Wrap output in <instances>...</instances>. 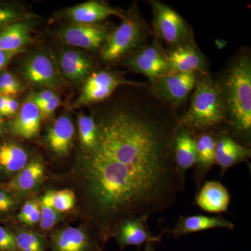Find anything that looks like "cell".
Here are the masks:
<instances>
[{"mask_svg":"<svg viewBox=\"0 0 251 251\" xmlns=\"http://www.w3.org/2000/svg\"><path fill=\"white\" fill-rule=\"evenodd\" d=\"M224 100L226 122L234 138L250 148L251 143V59L239 52L217 81Z\"/></svg>","mask_w":251,"mask_h":251,"instance_id":"7a4b0ae2","label":"cell"},{"mask_svg":"<svg viewBox=\"0 0 251 251\" xmlns=\"http://www.w3.org/2000/svg\"><path fill=\"white\" fill-rule=\"evenodd\" d=\"M96 122L97 145L84 161L94 209L109 218L150 219L171 207L185 182L173 153L178 119L141 101Z\"/></svg>","mask_w":251,"mask_h":251,"instance_id":"6da1fadb","label":"cell"},{"mask_svg":"<svg viewBox=\"0 0 251 251\" xmlns=\"http://www.w3.org/2000/svg\"><path fill=\"white\" fill-rule=\"evenodd\" d=\"M108 34V28L97 23H74L59 31V37L64 42L69 45L86 50H95L102 47Z\"/></svg>","mask_w":251,"mask_h":251,"instance_id":"9c48e42d","label":"cell"},{"mask_svg":"<svg viewBox=\"0 0 251 251\" xmlns=\"http://www.w3.org/2000/svg\"><path fill=\"white\" fill-rule=\"evenodd\" d=\"M143 251H155V244L148 243V244H145V247L144 248Z\"/></svg>","mask_w":251,"mask_h":251,"instance_id":"ab89813d","label":"cell"},{"mask_svg":"<svg viewBox=\"0 0 251 251\" xmlns=\"http://www.w3.org/2000/svg\"><path fill=\"white\" fill-rule=\"evenodd\" d=\"M251 156V149L237 143L227 130L215 135L216 164L221 168V176L232 167L247 161Z\"/></svg>","mask_w":251,"mask_h":251,"instance_id":"4fadbf2b","label":"cell"},{"mask_svg":"<svg viewBox=\"0 0 251 251\" xmlns=\"http://www.w3.org/2000/svg\"><path fill=\"white\" fill-rule=\"evenodd\" d=\"M19 110V103L16 99L7 97L6 99V116H12Z\"/></svg>","mask_w":251,"mask_h":251,"instance_id":"8d00e7d4","label":"cell"},{"mask_svg":"<svg viewBox=\"0 0 251 251\" xmlns=\"http://www.w3.org/2000/svg\"><path fill=\"white\" fill-rule=\"evenodd\" d=\"M51 251H95L93 241L85 229L68 227L51 235Z\"/></svg>","mask_w":251,"mask_h":251,"instance_id":"2e32d148","label":"cell"},{"mask_svg":"<svg viewBox=\"0 0 251 251\" xmlns=\"http://www.w3.org/2000/svg\"><path fill=\"white\" fill-rule=\"evenodd\" d=\"M30 17V15L11 6L0 7V27H5L13 23L21 22Z\"/></svg>","mask_w":251,"mask_h":251,"instance_id":"4dcf8cb0","label":"cell"},{"mask_svg":"<svg viewBox=\"0 0 251 251\" xmlns=\"http://www.w3.org/2000/svg\"><path fill=\"white\" fill-rule=\"evenodd\" d=\"M6 99L7 97L0 95V116H6Z\"/></svg>","mask_w":251,"mask_h":251,"instance_id":"f35d334b","label":"cell"},{"mask_svg":"<svg viewBox=\"0 0 251 251\" xmlns=\"http://www.w3.org/2000/svg\"><path fill=\"white\" fill-rule=\"evenodd\" d=\"M148 219L132 217L119 223L112 231L119 247L124 249L129 246L140 247L148 243L161 242L162 235H153L149 229Z\"/></svg>","mask_w":251,"mask_h":251,"instance_id":"30bf717a","label":"cell"},{"mask_svg":"<svg viewBox=\"0 0 251 251\" xmlns=\"http://www.w3.org/2000/svg\"><path fill=\"white\" fill-rule=\"evenodd\" d=\"M0 251H18L15 234L0 226Z\"/></svg>","mask_w":251,"mask_h":251,"instance_id":"d6a6232c","label":"cell"},{"mask_svg":"<svg viewBox=\"0 0 251 251\" xmlns=\"http://www.w3.org/2000/svg\"><path fill=\"white\" fill-rule=\"evenodd\" d=\"M18 220L27 226L38 224L40 221L41 210L39 202L30 200L25 203L18 216Z\"/></svg>","mask_w":251,"mask_h":251,"instance_id":"f546056e","label":"cell"},{"mask_svg":"<svg viewBox=\"0 0 251 251\" xmlns=\"http://www.w3.org/2000/svg\"><path fill=\"white\" fill-rule=\"evenodd\" d=\"M196 179L198 188L206 175L216 164L215 135L210 131L201 132L196 137Z\"/></svg>","mask_w":251,"mask_h":251,"instance_id":"44dd1931","label":"cell"},{"mask_svg":"<svg viewBox=\"0 0 251 251\" xmlns=\"http://www.w3.org/2000/svg\"><path fill=\"white\" fill-rule=\"evenodd\" d=\"M227 188L217 181H206L196 196V204L203 211L211 214L226 212L230 204Z\"/></svg>","mask_w":251,"mask_h":251,"instance_id":"9a60e30c","label":"cell"},{"mask_svg":"<svg viewBox=\"0 0 251 251\" xmlns=\"http://www.w3.org/2000/svg\"><path fill=\"white\" fill-rule=\"evenodd\" d=\"M59 65L64 76L74 82H82L90 75L92 64L77 50H64L59 54Z\"/></svg>","mask_w":251,"mask_h":251,"instance_id":"d6986e66","label":"cell"},{"mask_svg":"<svg viewBox=\"0 0 251 251\" xmlns=\"http://www.w3.org/2000/svg\"><path fill=\"white\" fill-rule=\"evenodd\" d=\"M21 52H7L0 50V70L8 64L14 56Z\"/></svg>","mask_w":251,"mask_h":251,"instance_id":"74e56055","label":"cell"},{"mask_svg":"<svg viewBox=\"0 0 251 251\" xmlns=\"http://www.w3.org/2000/svg\"><path fill=\"white\" fill-rule=\"evenodd\" d=\"M155 35L171 49L193 41L192 31L184 18L161 1H150Z\"/></svg>","mask_w":251,"mask_h":251,"instance_id":"5b68a950","label":"cell"},{"mask_svg":"<svg viewBox=\"0 0 251 251\" xmlns=\"http://www.w3.org/2000/svg\"><path fill=\"white\" fill-rule=\"evenodd\" d=\"M50 194L52 206L61 214L70 211L75 206V193L72 190L50 191Z\"/></svg>","mask_w":251,"mask_h":251,"instance_id":"f1b7e54d","label":"cell"},{"mask_svg":"<svg viewBox=\"0 0 251 251\" xmlns=\"http://www.w3.org/2000/svg\"><path fill=\"white\" fill-rule=\"evenodd\" d=\"M126 64L130 70L148 77L151 83L173 73L167 60L166 51L157 41L145 44L130 54Z\"/></svg>","mask_w":251,"mask_h":251,"instance_id":"8992f818","label":"cell"},{"mask_svg":"<svg viewBox=\"0 0 251 251\" xmlns=\"http://www.w3.org/2000/svg\"><path fill=\"white\" fill-rule=\"evenodd\" d=\"M166 54L173 73H207L205 57L193 41L173 48Z\"/></svg>","mask_w":251,"mask_h":251,"instance_id":"8fae6325","label":"cell"},{"mask_svg":"<svg viewBox=\"0 0 251 251\" xmlns=\"http://www.w3.org/2000/svg\"><path fill=\"white\" fill-rule=\"evenodd\" d=\"M74 135V127L72 120L67 116H61L48 131V143L56 154L67 156L72 148Z\"/></svg>","mask_w":251,"mask_h":251,"instance_id":"7402d4cb","label":"cell"},{"mask_svg":"<svg viewBox=\"0 0 251 251\" xmlns=\"http://www.w3.org/2000/svg\"><path fill=\"white\" fill-rule=\"evenodd\" d=\"M25 150L16 144L5 143L0 145V168L9 173H18L27 165Z\"/></svg>","mask_w":251,"mask_h":251,"instance_id":"d4e9b609","label":"cell"},{"mask_svg":"<svg viewBox=\"0 0 251 251\" xmlns=\"http://www.w3.org/2000/svg\"><path fill=\"white\" fill-rule=\"evenodd\" d=\"M191 97L188 111L178 120L179 125L191 132H206L226 121L222 94L217 81L201 74Z\"/></svg>","mask_w":251,"mask_h":251,"instance_id":"3957f363","label":"cell"},{"mask_svg":"<svg viewBox=\"0 0 251 251\" xmlns=\"http://www.w3.org/2000/svg\"><path fill=\"white\" fill-rule=\"evenodd\" d=\"M173 153L178 170L185 176L186 172L196 165V137L193 132L180 125L175 136Z\"/></svg>","mask_w":251,"mask_h":251,"instance_id":"e0dca14e","label":"cell"},{"mask_svg":"<svg viewBox=\"0 0 251 251\" xmlns=\"http://www.w3.org/2000/svg\"><path fill=\"white\" fill-rule=\"evenodd\" d=\"M41 218L39 223L41 229L49 230L62 220V214L56 210L51 203L50 191L46 193L39 201Z\"/></svg>","mask_w":251,"mask_h":251,"instance_id":"83f0119b","label":"cell"},{"mask_svg":"<svg viewBox=\"0 0 251 251\" xmlns=\"http://www.w3.org/2000/svg\"><path fill=\"white\" fill-rule=\"evenodd\" d=\"M198 77L196 73H171L151 83L153 93L164 103L177 106L186 101Z\"/></svg>","mask_w":251,"mask_h":251,"instance_id":"52a82bcc","label":"cell"},{"mask_svg":"<svg viewBox=\"0 0 251 251\" xmlns=\"http://www.w3.org/2000/svg\"><path fill=\"white\" fill-rule=\"evenodd\" d=\"M59 104H60V99L55 94L48 103L39 108L41 117H48L50 116L55 111L56 109L58 108Z\"/></svg>","mask_w":251,"mask_h":251,"instance_id":"836d02e7","label":"cell"},{"mask_svg":"<svg viewBox=\"0 0 251 251\" xmlns=\"http://www.w3.org/2000/svg\"><path fill=\"white\" fill-rule=\"evenodd\" d=\"M81 145L88 152L92 151L98 140V127L92 117L80 115L77 119Z\"/></svg>","mask_w":251,"mask_h":251,"instance_id":"484cf974","label":"cell"},{"mask_svg":"<svg viewBox=\"0 0 251 251\" xmlns=\"http://www.w3.org/2000/svg\"><path fill=\"white\" fill-rule=\"evenodd\" d=\"M215 228L231 230L234 228V225L221 216H180L175 227L169 231V233L175 238H178L186 234Z\"/></svg>","mask_w":251,"mask_h":251,"instance_id":"5bb4252c","label":"cell"},{"mask_svg":"<svg viewBox=\"0 0 251 251\" xmlns=\"http://www.w3.org/2000/svg\"><path fill=\"white\" fill-rule=\"evenodd\" d=\"M143 87L144 83L124 80L115 74L108 72H99L90 74L86 79L85 85L80 97L74 103V107L83 106L100 101L110 97L120 85Z\"/></svg>","mask_w":251,"mask_h":251,"instance_id":"ba28073f","label":"cell"},{"mask_svg":"<svg viewBox=\"0 0 251 251\" xmlns=\"http://www.w3.org/2000/svg\"><path fill=\"white\" fill-rule=\"evenodd\" d=\"M14 205V199L0 190V212H8Z\"/></svg>","mask_w":251,"mask_h":251,"instance_id":"d590c367","label":"cell"},{"mask_svg":"<svg viewBox=\"0 0 251 251\" xmlns=\"http://www.w3.org/2000/svg\"><path fill=\"white\" fill-rule=\"evenodd\" d=\"M54 95L55 94L52 90H46L42 91L39 93L34 94L29 99L36 104L38 108H39L48 103Z\"/></svg>","mask_w":251,"mask_h":251,"instance_id":"e575fe53","label":"cell"},{"mask_svg":"<svg viewBox=\"0 0 251 251\" xmlns=\"http://www.w3.org/2000/svg\"><path fill=\"white\" fill-rule=\"evenodd\" d=\"M29 25L18 22L9 25L0 31V50L7 52H22L31 42Z\"/></svg>","mask_w":251,"mask_h":251,"instance_id":"603a6c76","label":"cell"},{"mask_svg":"<svg viewBox=\"0 0 251 251\" xmlns=\"http://www.w3.org/2000/svg\"><path fill=\"white\" fill-rule=\"evenodd\" d=\"M122 20L120 26L109 33L102 46L100 54L105 62H117L125 56L128 57L146 44L150 30L138 10H132Z\"/></svg>","mask_w":251,"mask_h":251,"instance_id":"277c9868","label":"cell"},{"mask_svg":"<svg viewBox=\"0 0 251 251\" xmlns=\"http://www.w3.org/2000/svg\"><path fill=\"white\" fill-rule=\"evenodd\" d=\"M23 75L33 85L55 88L62 84L53 62L48 54H31L24 63Z\"/></svg>","mask_w":251,"mask_h":251,"instance_id":"7c38bea8","label":"cell"},{"mask_svg":"<svg viewBox=\"0 0 251 251\" xmlns=\"http://www.w3.org/2000/svg\"><path fill=\"white\" fill-rule=\"evenodd\" d=\"M44 165L40 161H33L20 172L8 184L13 191L26 192L34 189L44 176Z\"/></svg>","mask_w":251,"mask_h":251,"instance_id":"cb8c5ba5","label":"cell"},{"mask_svg":"<svg viewBox=\"0 0 251 251\" xmlns=\"http://www.w3.org/2000/svg\"><path fill=\"white\" fill-rule=\"evenodd\" d=\"M41 115L36 104L30 99L23 104L19 112L10 124L15 135L25 139L34 138L40 129Z\"/></svg>","mask_w":251,"mask_h":251,"instance_id":"ffe728a7","label":"cell"},{"mask_svg":"<svg viewBox=\"0 0 251 251\" xmlns=\"http://www.w3.org/2000/svg\"><path fill=\"white\" fill-rule=\"evenodd\" d=\"M67 16L75 23L79 24H97L99 21L111 16L123 19L125 15L115 9L98 1H90L69 8Z\"/></svg>","mask_w":251,"mask_h":251,"instance_id":"ac0fdd59","label":"cell"},{"mask_svg":"<svg viewBox=\"0 0 251 251\" xmlns=\"http://www.w3.org/2000/svg\"><path fill=\"white\" fill-rule=\"evenodd\" d=\"M21 85L12 74L4 73L0 75V95L11 97L20 92Z\"/></svg>","mask_w":251,"mask_h":251,"instance_id":"1f68e13d","label":"cell"},{"mask_svg":"<svg viewBox=\"0 0 251 251\" xmlns=\"http://www.w3.org/2000/svg\"><path fill=\"white\" fill-rule=\"evenodd\" d=\"M3 130H2V126H1V122H0V135L2 134Z\"/></svg>","mask_w":251,"mask_h":251,"instance_id":"60d3db41","label":"cell"},{"mask_svg":"<svg viewBox=\"0 0 251 251\" xmlns=\"http://www.w3.org/2000/svg\"><path fill=\"white\" fill-rule=\"evenodd\" d=\"M15 237L18 251H46V240L41 234L23 229Z\"/></svg>","mask_w":251,"mask_h":251,"instance_id":"4316f807","label":"cell"}]
</instances>
